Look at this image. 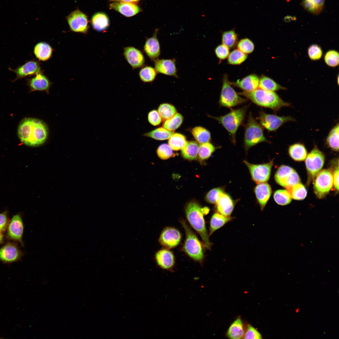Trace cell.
<instances>
[{
	"label": "cell",
	"instance_id": "obj_1",
	"mask_svg": "<svg viewBox=\"0 0 339 339\" xmlns=\"http://www.w3.org/2000/svg\"><path fill=\"white\" fill-rule=\"evenodd\" d=\"M48 128L46 124L40 120L27 118L20 123L18 134L21 141L27 145L37 146L46 141L48 135Z\"/></svg>",
	"mask_w": 339,
	"mask_h": 339
},
{
	"label": "cell",
	"instance_id": "obj_2",
	"mask_svg": "<svg viewBox=\"0 0 339 339\" xmlns=\"http://www.w3.org/2000/svg\"><path fill=\"white\" fill-rule=\"evenodd\" d=\"M185 211L189 224L200 235L205 248L210 250L213 244L209 240L204 218V214L208 213L209 209L202 208L197 203L191 202L186 206Z\"/></svg>",
	"mask_w": 339,
	"mask_h": 339
},
{
	"label": "cell",
	"instance_id": "obj_3",
	"mask_svg": "<svg viewBox=\"0 0 339 339\" xmlns=\"http://www.w3.org/2000/svg\"><path fill=\"white\" fill-rule=\"evenodd\" d=\"M238 94L243 95L256 105L270 108L275 112L282 107L291 106L289 103L282 100L275 92L260 88L252 91H243Z\"/></svg>",
	"mask_w": 339,
	"mask_h": 339
},
{
	"label": "cell",
	"instance_id": "obj_4",
	"mask_svg": "<svg viewBox=\"0 0 339 339\" xmlns=\"http://www.w3.org/2000/svg\"><path fill=\"white\" fill-rule=\"evenodd\" d=\"M180 222L186 235L183 246V251L191 259L202 263L204 257L203 244L199 240L186 221L182 220Z\"/></svg>",
	"mask_w": 339,
	"mask_h": 339
},
{
	"label": "cell",
	"instance_id": "obj_5",
	"mask_svg": "<svg viewBox=\"0 0 339 339\" xmlns=\"http://www.w3.org/2000/svg\"><path fill=\"white\" fill-rule=\"evenodd\" d=\"M247 107L232 110L226 114L219 117H210L219 121L227 130L231 136V141L235 144L236 135L237 130L244 120Z\"/></svg>",
	"mask_w": 339,
	"mask_h": 339
},
{
	"label": "cell",
	"instance_id": "obj_6",
	"mask_svg": "<svg viewBox=\"0 0 339 339\" xmlns=\"http://www.w3.org/2000/svg\"><path fill=\"white\" fill-rule=\"evenodd\" d=\"M264 142L269 143L264 134L263 128L250 112L245 126L244 145L245 150L247 151L251 147Z\"/></svg>",
	"mask_w": 339,
	"mask_h": 339
},
{
	"label": "cell",
	"instance_id": "obj_7",
	"mask_svg": "<svg viewBox=\"0 0 339 339\" xmlns=\"http://www.w3.org/2000/svg\"><path fill=\"white\" fill-rule=\"evenodd\" d=\"M219 103L220 106L228 108L242 104L247 100L239 95L231 86L227 75L224 76Z\"/></svg>",
	"mask_w": 339,
	"mask_h": 339
},
{
	"label": "cell",
	"instance_id": "obj_8",
	"mask_svg": "<svg viewBox=\"0 0 339 339\" xmlns=\"http://www.w3.org/2000/svg\"><path fill=\"white\" fill-rule=\"evenodd\" d=\"M305 164L308 175V182L315 178L321 170L325 162L324 154L315 147L307 155Z\"/></svg>",
	"mask_w": 339,
	"mask_h": 339
},
{
	"label": "cell",
	"instance_id": "obj_9",
	"mask_svg": "<svg viewBox=\"0 0 339 339\" xmlns=\"http://www.w3.org/2000/svg\"><path fill=\"white\" fill-rule=\"evenodd\" d=\"M314 179V192L318 198H322L329 193L333 186V175L329 170L323 169Z\"/></svg>",
	"mask_w": 339,
	"mask_h": 339
},
{
	"label": "cell",
	"instance_id": "obj_10",
	"mask_svg": "<svg viewBox=\"0 0 339 339\" xmlns=\"http://www.w3.org/2000/svg\"><path fill=\"white\" fill-rule=\"evenodd\" d=\"M258 119L262 127L270 132L276 131L286 123L295 121L291 116H279L266 113L263 110L259 112Z\"/></svg>",
	"mask_w": 339,
	"mask_h": 339
},
{
	"label": "cell",
	"instance_id": "obj_11",
	"mask_svg": "<svg viewBox=\"0 0 339 339\" xmlns=\"http://www.w3.org/2000/svg\"><path fill=\"white\" fill-rule=\"evenodd\" d=\"M70 30L74 32L86 34L89 28L87 16L78 9L66 17Z\"/></svg>",
	"mask_w": 339,
	"mask_h": 339
},
{
	"label": "cell",
	"instance_id": "obj_12",
	"mask_svg": "<svg viewBox=\"0 0 339 339\" xmlns=\"http://www.w3.org/2000/svg\"><path fill=\"white\" fill-rule=\"evenodd\" d=\"M275 179L277 183L286 188L300 182L296 172L292 168L284 165L277 170Z\"/></svg>",
	"mask_w": 339,
	"mask_h": 339
},
{
	"label": "cell",
	"instance_id": "obj_13",
	"mask_svg": "<svg viewBox=\"0 0 339 339\" xmlns=\"http://www.w3.org/2000/svg\"><path fill=\"white\" fill-rule=\"evenodd\" d=\"M248 167L253 180L256 183L266 182L269 179L273 165V161L262 164H250L246 160L244 161Z\"/></svg>",
	"mask_w": 339,
	"mask_h": 339
},
{
	"label": "cell",
	"instance_id": "obj_14",
	"mask_svg": "<svg viewBox=\"0 0 339 339\" xmlns=\"http://www.w3.org/2000/svg\"><path fill=\"white\" fill-rule=\"evenodd\" d=\"M181 237V234L178 229L173 227H167L161 232L159 241L164 248L170 249L178 246Z\"/></svg>",
	"mask_w": 339,
	"mask_h": 339
},
{
	"label": "cell",
	"instance_id": "obj_15",
	"mask_svg": "<svg viewBox=\"0 0 339 339\" xmlns=\"http://www.w3.org/2000/svg\"><path fill=\"white\" fill-rule=\"evenodd\" d=\"M7 229V236L8 239L23 245L22 237L24 226L20 214H17L13 217L9 222Z\"/></svg>",
	"mask_w": 339,
	"mask_h": 339
},
{
	"label": "cell",
	"instance_id": "obj_16",
	"mask_svg": "<svg viewBox=\"0 0 339 339\" xmlns=\"http://www.w3.org/2000/svg\"><path fill=\"white\" fill-rule=\"evenodd\" d=\"M22 253L15 243L8 242L0 248V261L5 263H11L19 260Z\"/></svg>",
	"mask_w": 339,
	"mask_h": 339
},
{
	"label": "cell",
	"instance_id": "obj_17",
	"mask_svg": "<svg viewBox=\"0 0 339 339\" xmlns=\"http://www.w3.org/2000/svg\"><path fill=\"white\" fill-rule=\"evenodd\" d=\"M155 259L157 265L162 269L172 271L175 264L174 255L169 249H161L156 252Z\"/></svg>",
	"mask_w": 339,
	"mask_h": 339
},
{
	"label": "cell",
	"instance_id": "obj_18",
	"mask_svg": "<svg viewBox=\"0 0 339 339\" xmlns=\"http://www.w3.org/2000/svg\"><path fill=\"white\" fill-rule=\"evenodd\" d=\"M35 77L28 80V85L31 91H45L49 94L52 83L41 70Z\"/></svg>",
	"mask_w": 339,
	"mask_h": 339
},
{
	"label": "cell",
	"instance_id": "obj_19",
	"mask_svg": "<svg viewBox=\"0 0 339 339\" xmlns=\"http://www.w3.org/2000/svg\"><path fill=\"white\" fill-rule=\"evenodd\" d=\"M123 55L127 62L133 68L140 67L144 64L145 59L143 54L134 47H125Z\"/></svg>",
	"mask_w": 339,
	"mask_h": 339
},
{
	"label": "cell",
	"instance_id": "obj_20",
	"mask_svg": "<svg viewBox=\"0 0 339 339\" xmlns=\"http://www.w3.org/2000/svg\"><path fill=\"white\" fill-rule=\"evenodd\" d=\"M154 60L155 69L157 73L178 78L175 59L158 58Z\"/></svg>",
	"mask_w": 339,
	"mask_h": 339
},
{
	"label": "cell",
	"instance_id": "obj_21",
	"mask_svg": "<svg viewBox=\"0 0 339 339\" xmlns=\"http://www.w3.org/2000/svg\"><path fill=\"white\" fill-rule=\"evenodd\" d=\"M110 8L119 12L122 15L130 17L141 11L136 3L124 2H114L110 4Z\"/></svg>",
	"mask_w": 339,
	"mask_h": 339
},
{
	"label": "cell",
	"instance_id": "obj_22",
	"mask_svg": "<svg viewBox=\"0 0 339 339\" xmlns=\"http://www.w3.org/2000/svg\"><path fill=\"white\" fill-rule=\"evenodd\" d=\"M260 78L256 74L248 75L235 82H231L232 85L237 87L245 92H250L259 87Z\"/></svg>",
	"mask_w": 339,
	"mask_h": 339
},
{
	"label": "cell",
	"instance_id": "obj_23",
	"mask_svg": "<svg viewBox=\"0 0 339 339\" xmlns=\"http://www.w3.org/2000/svg\"><path fill=\"white\" fill-rule=\"evenodd\" d=\"M158 31L156 29L153 36L148 38L144 44V50L148 56L152 60H154L160 54L159 43L157 35Z\"/></svg>",
	"mask_w": 339,
	"mask_h": 339
},
{
	"label": "cell",
	"instance_id": "obj_24",
	"mask_svg": "<svg viewBox=\"0 0 339 339\" xmlns=\"http://www.w3.org/2000/svg\"><path fill=\"white\" fill-rule=\"evenodd\" d=\"M216 204L217 212L225 216H230L234 207V202L228 194L223 192Z\"/></svg>",
	"mask_w": 339,
	"mask_h": 339
},
{
	"label": "cell",
	"instance_id": "obj_25",
	"mask_svg": "<svg viewBox=\"0 0 339 339\" xmlns=\"http://www.w3.org/2000/svg\"><path fill=\"white\" fill-rule=\"evenodd\" d=\"M16 74V79L29 75H35L41 71L39 63L36 61H30L13 70Z\"/></svg>",
	"mask_w": 339,
	"mask_h": 339
},
{
	"label": "cell",
	"instance_id": "obj_26",
	"mask_svg": "<svg viewBox=\"0 0 339 339\" xmlns=\"http://www.w3.org/2000/svg\"><path fill=\"white\" fill-rule=\"evenodd\" d=\"M254 192L261 210H262L271 195V187L267 183H260L255 187Z\"/></svg>",
	"mask_w": 339,
	"mask_h": 339
},
{
	"label": "cell",
	"instance_id": "obj_27",
	"mask_svg": "<svg viewBox=\"0 0 339 339\" xmlns=\"http://www.w3.org/2000/svg\"><path fill=\"white\" fill-rule=\"evenodd\" d=\"M233 218L230 216H225L218 212L214 213L210 220L209 236Z\"/></svg>",
	"mask_w": 339,
	"mask_h": 339
},
{
	"label": "cell",
	"instance_id": "obj_28",
	"mask_svg": "<svg viewBox=\"0 0 339 339\" xmlns=\"http://www.w3.org/2000/svg\"><path fill=\"white\" fill-rule=\"evenodd\" d=\"M34 51L35 56L39 60L45 61L51 58L53 49L48 43L40 42L35 45Z\"/></svg>",
	"mask_w": 339,
	"mask_h": 339
},
{
	"label": "cell",
	"instance_id": "obj_29",
	"mask_svg": "<svg viewBox=\"0 0 339 339\" xmlns=\"http://www.w3.org/2000/svg\"><path fill=\"white\" fill-rule=\"evenodd\" d=\"M91 23L94 29L99 31L106 30L109 25L108 16L105 13L102 12L94 14L92 17Z\"/></svg>",
	"mask_w": 339,
	"mask_h": 339
},
{
	"label": "cell",
	"instance_id": "obj_30",
	"mask_svg": "<svg viewBox=\"0 0 339 339\" xmlns=\"http://www.w3.org/2000/svg\"><path fill=\"white\" fill-rule=\"evenodd\" d=\"M288 152L291 158L297 161L305 160L307 155V151L305 146L299 143L291 145L289 147Z\"/></svg>",
	"mask_w": 339,
	"mask_h": 339
},
{
	"label": "cell",
	"instance_id": "obj_31",
	"mask_svg": "<svg viewBox=\"0 0 339 339\" xmlns=\"http://www.w3.org/2000/svg\"><path fill=\"white\" fill-rule=\"evenodd\" d=\"M245 331L241 319L238 318L231 324L227 333L230 338L239 339L243 338Z\"/></svg>",
	"mask_w": 339,
	"mask_h": 339
},
{
	"label": "cell",
	"instance_id": "obj_32",
	"mask_svg": "<svg viewBox=\"0 0 339 339\" xmlns=\"http://www.w3.org/2000/svg\"><path fill=\"white\" fill-rule=\"evenodd\" d=\"M325 0H302L301 4L305 10L312 14L317 15L323 9Z\"/></svg>",
	"mask_w": 339,
	"mask_h": 339
},
{
	"label": "cell",
	"instance_id": "obj_33",
	"mask_svg": "<svg viewBox=\"0 0 339 339\" xmlns=\"http://www.w3.org/2000/svg\"><path fill=\"white\" fill-rule=\"evenodd\" d=\"M199 145L196 141L187 142L184 147L181 149V153L185 159L190 160L196 159L198 156Z\"/></svg>",
	"mask_w": 339,
	"mask_h": 339
},
{
	"label": "cell",
	"instance_id": "obj_34",
	"mask_svg": "<svg viewBox=\"0 0 339 339\" xmlns=\"http://www.w3.org/2000/svg\"><path fill=\"white\" fill-rule=\"evenodd\" d=\"M259 88L268 91L275 92L280 90H285L283 87L272 78L262 75L260 78Z\"/></svg>",
	"mask_w": 339,
	"mask_h": 339
},
{
	"label": "cell",
	"instance_id": "obj_35",
	"mask_svg": "<svg viewBox=\"0 0 339 339\" xmlns=\"http://www.w3.org/2000/svg\"><path fill=\"white\" fill-rule=\"evenodd\" d=\"M337 123L331 129L326 140V145L332 150L338 152L339 151V127Z\"/></svg>",
	"mask_w": 339,
	"mask_h": 339
},
{
	"label": "cell",
	"instance_id": "obj_36",
	"mask_svg": "<svg viewBox=\"0 0 339 339\" xmlns=\"http://www.w3.org/2000/svg\"><path fill=\"white\" fill-rule=\"evenodd\" d=\"M291 198L296 200H302L306 197L307 191L300 182L286 188Z\"/></svg>",
	"mask_w": 339,
	"mask_h": 339
},
{
	"label": "cell",
	"instance_id": "obj_37",
	"mask_svg": "<svg viewBox=\"0 0 339 339\" xmlns=\"http://www.w3.org/2000/svg\"><path fill=\"white\" fill-rule=\"evenodd\" d=\"M174 133L164 127H159L145 133L143 135L157 140H163L169 139Z\"/></svg>",
	"mask_w": 339,
	"mask_h": 339
},
{
	"label": "cell",
	"instance_id": "obj_38",
	"mask_svg": "<svg viewBox=\"0 0 339 339\" xmlns=\"http://www.w3.org/2000/svg\"><path fill=\"white\" fill-rule=\"evenodd\" d=\"M222 42L229 49L234 47L237 44L238 35L235 32L234 29L223 32L222 35Z\"/></svg>",
	"mask_w": 339,
	"mask_h": 339
},
{
	"label": "cell",
	"instance_id": "obj_39",
	"mask_svg": "<svg viewBox=\"0 0 339 339\" xmlns=\"http://www.w3.org/2000/svg\"><path fill=\"white\" fill-rule=\"evenodd\" d=\"M191 133L197 142L201 144L209 142L211 138L210 132L201 126L194 128L191 130Z\"/></svg>",
	"mask_w": 339,
	"mask_h": 339
},
{
	"label": "cell",
	"instance_id": "obj_40",
	"mask_svg": "<svg viewBox=\"0 0 339 339\" xmlns=\"http://www.w3.org/2000/svg\"><path fill=\"white\" fill-rule=\"evenodd\" d=\"M187 141L185 137L183 135L174 133L169 138V145L172 150L177 151L181 149L184 147Z\"/></svg>",
	"mask_w": 339,
	"mask_h": 339
},
{
	"label": "cell",
	"instance_id": "obj_41",
	"mask_svg": "<svg viewBox=\"0 0 339 339\" xmlns=\"http://www.w3.org/2000/svg\"><path fill=\"white\" fill-rule=\"evenodd\" d=\"M216 149V148L209 142L201 144L199 146L198 157L201 160L206 159L209 158Z\"/></svg>",
	"mask_w": 339,
	"mask_h": 339
},
{
	"label": "cell",
	"instance_id": "obj_42",
	"mask_svg": "<svg viewBox=\"0 0 339 339\" xmlns=\"http://www.w3.org/2000/svg\"><path fill=\"white\" fill-rule=\"evenodd\" d=\"M247 57V54L238 49H236L229 53L228 57V63L231 65H240L243 63Z\"/></svg>",
	"mask_w": 339,
	"mask_h": 339
},
{
	"label": "cell",
	"instance_id": "obj_43",
	"mask_svg": "<svg viewBox=\"0 0 339 339\" xmlns=\"http://www.w3.org/2000/svg\"><path fill=\"white\" fill-rule=\"evenodd\" d=\"M157 72L155 69L150 66L142 68L139 72V76L142 81L145 83L153 81L155 78Z\"/></svg>",
	"mask_w": 339,
	"mask_h": 339
},
{
	"label": "cell",
	"instance_id": "obj_44",
	"mask_svg": "<svg viewBox=\"0 0 339 339\" xmlns=\"http://www.w3.org/2000/svg\"><path fill=\"white\" fill-rule=\"evenodd\" d=\"M275 202L278 204L284 206L289 204L292 199L288 191L286 190H279L276 191L273 195Z\"/></svg>",
	"mask_w": 339,
	"mask_h": 339
},
{
	"label": "cell",
	"instance_id": "obj_45",
	"mask_svg": "<svg viewBox=\"0 0 339 339\" xmlns=\"http://www.w3.org/2000/svg\"><path fill=\"white\" fill-rule=\"evenodd\" d=\"M183 121L182 116L180 113H177L172 118L165 121L163 124V127L169 130L173 131L181 125Z\"/></svg>",
	"mask_w": 339,
	"mask_h": 339
},
{
	"label": "cell",
	"instance_id": "obj_46",
	"mask_svg": "<svg viewBox=\"0 0 339 339\" xmlns=\"http://www.w3.org/2000/svg\"><path fill=\"white\" fill-rule=\"evenodd\" d=\"M158 112L161 117L166 120L172 118L177 113L175 107L167 103L160 105L158 108Z\"/></svg>",
	"mask_w": 339,
	"mask_h": 339
},
{
	"label": "cell",
	"instance_id": "obj_47",
	"mask_svg": "<svg viewBox=\"0 0 339 339\" xmlns=\"http://www.w3.org/2000/svg\"><path fill=\"white\" fill-rule=\"evenodd\" d=\"M339 53L335 50H330L325 54L324 59L325 63L329 67H335L339 65Z\"/></svg>",
	"mask_w": 339,
	"mask_h": 339
},
{
	"label": "cell",
	"instance_id": "obj_48",
	"mask_svg": "<svg viewBox=\"0 0 339 339\" xmlns=\"http://www.w3.org/2000/svg\"><path fill=\"white\" fill-rule=\"evenodd\" d=\"M237 46L238 49L246 54L252 53L255 48L253 42L247 38L240 40L237 43Z\"/></svg>",
	"mask_w": 339,
	"mask_h": 339
},
{
	"label": "cell",
	"instance_id": "obj_49",
	"mask_svg": "<svg viewBox=\"0 0 339 339\" xmlns=\"http://www.w3.org/2000/svg\"><path fill=\"white\" fill-rule=\"evenodd\" d=\"M157 153L158 157L164 160L173 157L175 155L170 146L166 144L159 146L157 149Z\"/></svg>",
	"mask_w": 339,
	"mask_h": 339
},
{
	"label": "cell",
	"instance_id": "obj_50",
	"mask_svg": "<svg viewBox=\"0 0 339 339\" xmlns=\"http://www.w3.org/2000/svg\"><path fill=\"white\" fill-rule=\"evenodd\" d=\"M308 54L309 58L312 60H320L323 55V51L320 47L318 45L314 44L310 45L308 50Z\"/></svg>",
	"mask_w": 339,
	"mask_h": 339
},
{
	"label": "cell",
	"instance_id": "obj_51",
	"mask_svg": "<svg viewBox=\"0 0 339 339\" xmlns=\"http://www.w3.org/2000/svg\"><path fill=\"white\" fill-rule=\"evenodd\" d=\"M223 192V190L221 188L213 189L207 194L206 196V200L210 203L216 204L220 194Z\"/></svg>",
	"mask_w": 339,
	"mask_h": 339
},
{
	"label": "cell",
	"instance_id": "obj_52",
	"mask_svg": "<svg viewBox=\"0 0 339 339\" xmlns=\"http://www.w3.org/2000/svg\"><path fill=\"white\" fill-rule=\"evenodd\" d=\"M261 334L251 326L248 325L245 331L243 338L244 339H261Z\"/></svg>",
	"mask_w": 339,
	"mask_h": 339
},
{
	"label": "cell",
	"instance_id": "obj_53",
	"mask_svg": "<svg viewBox=\"0 0 339 339\" xmlns=\"http://www.w3.org/2000/svg\"><path fill=\"white\" fill-rule=\"evenodd\" d=\"M215 53L217 57L220 60H224L229 56V48L223 44H220L215 48Z\"/></svg>",
	"mask_w": 339,
	"mask_h": 339
},
{
	"label": "cell",
	"instance_id": "obj_54",
	"mask_svg": "<svg viewBox=\"0 0 339 339\" xmlns=\"http://www.w3.org/2000/svg\"><path fill=\"white\" fill-rule=\"evenodd\" d=\"M148 120L149 123L152 125L156 126L159 125L161 122L162 117L157 110H153L149 112Z\"/></svg>",
	"mask_w": 339,
	"mask_h": 339
},
{
	"label": "cell",
	"instance_id": "obj_55",
	"mask_svg": "<svg viewBox=\"0 0 339 339\" xmlns=\"http://www.w3.org/2000/svg\"><path fill=\"white\" fill-rule=\"evenodd\" d=\"M9 222L7 211L0 213V232L6 230Z\"/></svg>",
	"mask_w": 339,
	"mask_h": 339
},
{
	"label": "cell",
	"instance_id": "obj_56",
	"mask_svg": "<svg viewBox=\"0 0 339 339\" xmlns=\"http://www.w3.org/2000/svg\"><path fill=\"white\" fill-rule=\"evenodd\" d=\"M333 184L337 191L339 189V168L338 166L336 168L333 175Z\"/></svg>",
	"mask_w": 339,
	"mask_h": 339
},
{
	"label": "cell",
	"instance_id": "obj_57",
	"mask_svg": "<svg viewBox=\"0 0 339 339\" xmlns=\"http://www.w3.org/2000/svg\"><path fill=\"white\" fill-rule=\"evenodd\" d=\"M110 1L113 2H124L130 3H134L137 2L141 0H109Z\"/></svg>",
	"mask_w": 339,
	"mask_h": 339
},
{
	"label": "cell",
	"instance_id": "obj_58",
	"mask_svg": "<svg viewBox=\"0 0 339 339\" xmlns=\"http://www.w3.org/2000/svg\"><path fill=\"white\" fill-rule=\"evenodd\" d=\"M4 241V236L2 233L0 232V244L2 243Z\"/></svg>",
	"mask_w": 339,
	"mask_h": 339
},
{
	"label": "cell",
	"instance_id": "obj_59",
	"mask_svg": "<svg viewBox=\"0 0 339 339\" xmlns=\"http://www.w3.org/2000/svg\"><path fill=\"white\" fill-rule=\"evenodd\" d=\"M299 308H297V309H295V312L296 313H298L299 312Z\"/></svg>",
	"mask_w": 339,
	"mask_h": 339
}]
</instances>
